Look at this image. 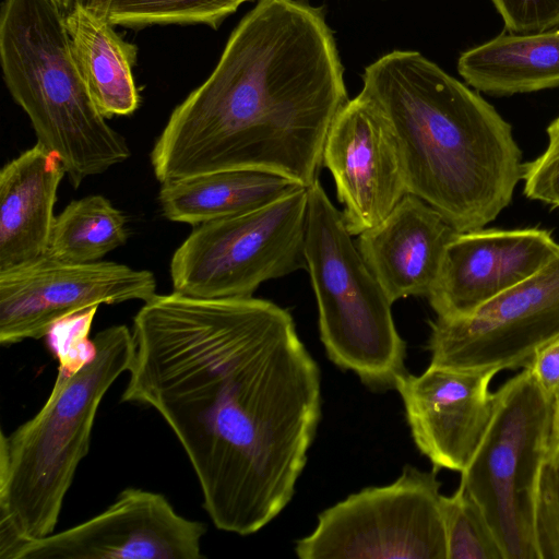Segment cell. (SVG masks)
Returning a JSON list of instances; mask_svg holds the SVG:
<instances>
[{
    "mask_svg": "<svg viewBox=\"0 0 559 559\" xmlns=\"http://www.w3.org/2000/svg\"><path fill=\"white\" fill-rule=\"evenodd\" d=\"M348 100L323 10L302 0H259L210 76L173 110L151 151L153 173L164 183L258 169L308 188Z\"/></svg>",
    "mask_w": 559,
    "mask_h": 559,
    "instance_id": "2",
    "label": "cell"
},
{
    "mask_svg": "<svg viewBox=\"0 0 559 559\" xmlns=\"http://www.w3.org/2000/svg\"><path fill=\"white\" fill-rule=\"evenodd\" d=\"M395 140L407 193L456 231L483 228L522 179L511 126L492 105L418 51L393 50L368 67L360 92Z\"/></svg>",
    "mask_w": 559,
    "mask_h": 559,
    "instance_id": "3",
    "label": "cell"
},
{
    "mask_svg": "<svg viewBox=\"0 0 559 559\" xmlns=\"http://www.w3.org/2000/svg\"><path fill=\"white\" fill-rule=\"evenodd\" d=\"M64 169L36 143L0 171V272L46 255Z\"/></svg>",
    "mask_w": 559,
    "mask_h": 559,
    "instance_id": "17",
    "label": "cell"
},
{
    "mask_svg": "<svg viewBox=\"0 0 559 559\" xmlns=\"http://www.w3.org/2000/svg\"><path fill=\"white\" fill-rule=\"evenodd\" d=\"M97 308L59 323V368L29 420L0 439V558L55 533L63 500L87 455L103 397L133 354L132 331L112 325L87 338Z\"/></svg>",
    "mask_w": 559,
    "mask_h": 559,
    "instance_id": "4",
    "label": "cell"
},
{
    "mask_svg": "<svg viewBox=\"0 0 559 559\" xmlns=\"http://www.w3.org/2000/svg\"><path fill=\"white\" fill-rule=\"evenodd\" d=\"M0 61L37 143L57 156L74 189L130 157L124 139L97 109L50 0H2Z\"/></svg>",
    "mask_w": 559,
    "mask_h": 559,
    "instance_id": "5",
    "label": "cell"
},
{
    "mask_svg": "<svg viewBox=\"0 0 559 559\" xmlns=\"http://www.w3.org/2000/svg\"><path fill=\"white\" fill-rule=\"evenodd\" d=\"M490 1L509 33H536L559 26V0Z\"/></svg>",
    "mask_w": 559,
    "mask_h": 559,
    "instance_id": "26",
    "label": "cell"
},
{
    "mask_svg": "<svg viewBox=\"0 0 559 559\" xmlns=\"http://www.w3.org/2000/svg\"><path fill=\"white\" fill-rule=\"evenodd\" d=\"M430 365L456 369L527 368L559 335V251L538 272L473 313L430 322Z\"/></svg>",
    "mask_w": 559,
    "mask_h": 559,
    "instance_id": "10",
    "label": "cell"
},
{
    "mask_svg": "<svg viewBox=\"0 0 559 559\" xmlns=\"http://www.w3.org/2000/svg\"><path fill=\"white\" fill-rule=\"evenodd\" d=\"M128 237L123 213L103 195H87L56 216L46 255L70 263L97 262Z\"/></svg>",
    "mask_w": 559,
    "mask_h": 559,
    "instance_id": "21",
    "label": "cell"
},
{
    "mask_svg": "<svg viewBox=\"0 0 559 559\" xmlns=\"http://www.w3.org/2000/svg\"><path fill=\"white\" fill-rule=\"evenodd\" d=\"M252 0H111L112 25L141 29L151 25L205 24L217 28L245 2Z\"/></svg>",
    "mask_w": 559,
    "mask_h": 559,
    "instance_id": "22",
    "label": "cell"
},
{
    "mask_svg": "<svg viewBox=\"0 0 559 559\" xmlns=\"http://www.w3.org/2000/svg\"><path fill=\"white\" fill-rule=\"evenodd\" d=\"M447 559H504L481 509L462 481L451 496H441Z\"/></svg>",
    "mask_w": 559,
    "mask_h": 559,
    "instance_id": "23",
    "label": "cell"
},
{
    "mask_svg": "<svg viewBox=\"0 0 559 559\" xmlns=\"http://www.w3.org/2000/svg\"><path fill=\"white\" fill-rule=\"evenodd\" d=\"M455 233L435 209L407 193L379 225L358 235L357 248L393 304L428 298Z\"/></svg>",
    "mask_w": 559,
    "mask_h": 559,
    "instance_id": "16",
    "label": "cell"
},
{
    "mask_svg": "<svg viewBox=\"0 0 559 559\" xmlns=\"http://www.w3.org/2000/svg\"><path fill=\"white\" fill-rule=\"evenodd\" d=\"M559 251L545 229H476L455 233L448 243L428 300L438 318L455 319L514 287Z\"/></svg>",
    "mask_w": 559,
    "mask_h": 559,
    "instance_id": "15",
    "label": "cell"
},
{
    "mask_svg": "<svg viewBox=\"0 0 559 559\" xmlns=\"http://www.w3.org/2000/svg\"><path fill=\"white\" fill-rule=\"evenodd\" d=\"M307 190L306 269L326 354L368 388L395 389L396 380L406 372V344L395 328L392 302L320 181Z\"/></svg>",
    "mask_w": 559,
    "mask_h": 559,
    "instance_id": "6",
    "label": "cell"
},
{
    "mask_svg": "<svg viewBox=\"0 0 559 559\" xmlns=\"http://www.w3.org/2000/svg\"><path fill=\"white\" fill-rule=\"evenodd\" d=\"M559 449V402L556 407L551 451Z\"/></svg>",
    "mask_w": 559,
    "mask_h": 559,
    "instance_id": "30",
    "label": "cell"
},
{
    "mask_svg": "<svg viewBox=\"0 0 559 559\" xmlns=\"http://www.w3.org/2000/svg\"><path fill=\"white\" fill-rule=\"evenodd\" d=\"M308 190L205 222L173 254L174 292L197 298L251 297L265 281L306 269Z\"/></svg>",
    "mask_w": 559,
    "mask_h": 559,
    "instance_id": "8",
    "label": "cell"
},
{
    "mask_svg": "<svg viewBox=\"0 0 559 559\" xmlns=\"http://www.w3.org/2000/svg\"><path fill=\"white\" fill-rule=\"evenodd\" d=\"M437 471L406 465L390 485L365 488L325 509L299 539L300 559H447Z\"/></svg>",
    "mask_w": 559,
    "mask_h": 559,
    "instance_id": "9",
    "label": "cell"
},
{
    "mask_svg": "<svg viewBox=\"0 0 559 559\" xmlns=\"http://www.w3.org/2000/svg\"><path fill=\"white\" fill-rule=\"evenodd\" d=\"M542 390L559 402V335L539 347L527 367Z\"/></svg>",
    "mask_w": 559,
    "mask_h": 559,
    "instance_id": "27",
    "label": "cell"
},
{
    "mask_svg": "<svg viewBox=\"0 0 559 559\" xmlns=\"http://www.w3.org/2000/svg\"><path fill=\"white\" fill-rule=\"evenodd\" d=\"M62 16H67L75 7V0H50Z\"/></svg>",
    "mask_w": 559,
    "mask_h": 559,
    "instance_id": "29",
    "label": "cell"
},
{
    "mask_svg": "<svg viewBox=\"0 0 559 559\" xmlns=\"http://www.w3.org/2000/svg\"><path fill=\"white\" fill-rule=\"evenodd\" d=\"M459 74L472 87L513 95L559 86V26L536 33L501 34L464 51Z\"/></svg>",
    "mask_w": 559,
    "mask_h": 559,
    "instance_id": "19",
    "label": "cell"
},
{
    "mask_svg": "<svg viewBox=\"0 0 559 559\" xmlns=\"http://www.w3.org/2000/svg\"><path fill=\"white\" fill-rule=\"evenodd\" d=\"M205 532L163 495L127 488L103 512L23 543L11 559H200Z\"/></svg>",
    "mask_w": 559,
    "mask_h": 559,
    "instance_id": "12",
    "label": "cell"
},
{
    "mask_svg": "<svg viewBox=\"0 0 559 559\" xmlns=\"http://www.w3.org/2000/svg\"><path fill=\"white\" fill-rule=\"evenodd\" d=\"M497 368L429 365L419 376L407 371L395 383L413 439L438 472L462 473L477 452L492 418Z\"/></svg>",
    "mask_w": 559,
    "mask_h": 559,
    "instance_id": "14",
    "label": "cell"
},
{
    "mask_svg": "<svg viewBox=\"0 0 559 559\" xmlns=\"http://www.w3.org/2000/svg\"><path fill=\"white\" fill-rule=\"evenodd\" d=\"M548 144L536 159L523 164L524 193L559 207V117L547 128Z\"/></svg>",
    "mask_w": 559,
    "mask_h": 559,
    "instance_id": "25",
    "label": "cell"
},
{
    "mask_svg": "<svg viewBox=\"0 0 559 559\" xmlns=\"http://www.w3.org/2000/svg\"><path fill=\"white\" fill-rule=\"evenodd\" d=\"M301 187L271 171L227 169L164 182L158 202L169 221L197 226L265 206Z\"/></svg>",
    "mask_w": 559,
    "mask_h": 559,
    "instance_id": "18",
    "label": "cell"
},
{
    "mask_svg": "<svg viewBox=\"0 0 559 559\" xmlns=\"http://www.w3.org/2000/svg\"><path fill=\"white\" fill-rule=\"evenodd\" d=\"M156 280L147 270L97 261L70 263L50 257L0 272V343L41 338L59 323L99 305L147 301Z\"/></svg>",
    "mask_w": 559,
    "mask_h": 559,
    "instance_id": "11",
    "label": "cell"
},
{
    "mask_svg": "<svg viewBox=\"0 0 559 559\" xmlns=\"http://www.w3.org/2000/svg\"><path fill=\"white\" fill-rule=\"evenodd\" d=\"M121 400L156 411L216 528L257 533L288 504L321 417L320 369L290 313L265 299L173 292L133 319Z\"/></svg>",
    "mask_w": 559,
    "mask_h": 559,
    "instance_id": "1",
    "label": "cell"
},
{
    "mask_svg": "<svg viewBox=\"0 0 559 559\" xmlns=\"http://www.w3.org/2000/svg\"><path fill=\"white\" fill-rule=\"evenodd\" d=\"M322 166L334 180L352 236L379 225L407 194L399 150L378 107L359 93L328 132Z\"/></svg>",
    "mask_w": 559,
    "mask_h": 559,
    "instance_id": "13",
    "label": "cell"
},
{
    "mask_svg": "<svg viewBox=\"0 0 559 559\" xmlns=\"http://www.w3.org/2000/svg\"><path fill=\"white\" fill-rule=\"evenodd\" d=\"M556 407L524 368L495 392L487 432L461 473L504 559H539L536 500L542 469L551 452Z\"/></svg>",
    "mask_w": 559,
    "mask_h": 559,
    "instance_id": "7",
    "label": "cell"
},
{
    "mask_svg": "<svg viewBox=\"0 0 559 559\" xmlns=\"http://www.w3.org/2000/svg\"><path fill=\"white\" fill-rule=\"evenodd\" d=\"M73 57L105 118L129 116L140 105L132 69L138 48L115 31L108 17L78 4L63 17Z\"/></svg>",
    "mask_w": 559,
    "mask_h": 559,
    "instance_id": "20",
    "label": "cell"
},
{
    "mask_svg": "<svg viewBox=\"0 0 559 559\" xmlns=\"http://www.w3.org/2000/svg\"><path fill=\"white\" fill-rule=\"evenodd\" d=\"M111 0H75V4L107 17Z\"/></svg>",
    "mask_w": 559,
    "mask_h": 559,
    "instance_id": "28",
    "label": "cell"
},
{
    "mask_svg": "<svg viewBox=\"0 0 559 559\" xmlns=\"http://www.w3.org/2000/svg\"><path fill=\"white\" fill-rule=\"evenodd\" d=\"M535 526L539 559H559V449L550 452L542 469Z\"/></svg>",
    "mask_w": 559,
    "mask_h": 559,
    "instance_id": "24",
    "label": "cell"
}]
</instances>
